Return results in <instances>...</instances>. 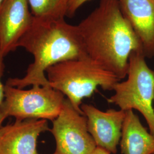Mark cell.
<instances>
[{"mask_svg":"<svg viewBox=\"0 0 154 154\" xmlns=\"http://www.w3.org/2000/svg\"><path fill=\"white\" fill-rule=\"evenodd\" d=\"M142 50L133 51L129 58L126 81L118 82L115 94L108 102L125 111L138 110L145 118L150 133L154 135V71L147 65Z\"/></svg>","mask_w":154,"mask_h":154,"instance_id":"4","label":"cell"},{"mask_svg":"<svg viewBox=\"0 0 154 154\" xmlns=\"http://www.w3.org/2000/svg\"><path fill=\"white\" fill-rule=\"evenodd\" d=\"M77 26L88 57L120 80L126 77L130 54L143 49L119 0H100Z\"/></svg>","mask_w":154,"mask_h":154,"instance_id":"1","label":"cell"},{"mask_svg":"<svg viewBox=\"0 0 154 154\" xmlns=\"http://www.w3.org/2000/svg\"><path fill=\"white\" fill-rule=\"evenodd\" d=\"M120 145L122 154H154V135L132 110L126 111Z\"/></svg>","mask_w":154,"mask_h":154,"instance_id":"11","label":"cell"},{"mask_svg":"<svg viewBox=\"0 0 154 154\" xmlns=\"http://www.w3.org/2000/svg\"><path fill=\"white\" fill-rule=\"evenodd\" d=\"M57 154V153H55V152H54V154Z\"/></svg>","mask_w":154,"mask_h":154,"instance_id":"17","label":"cell"},{"mask_svg":"<svg viewBox=\"0 0 154 154\" xmlns=\"http://www.w3.org/2000/svg\"><path fill=\"white\" fill-rule=\"evenodd\" d=\"M50 131L56 143L58 154H92L97 147L88 129L87 118L65 98L59 116Z\"/></svg>","mask_w":154,"mask_h":154,"instance_id":"6","label":"cell"},{"mask_svg":"<svg viewBox=\"0 0 154 154\" xmlns=\"http://www.w3.org/2000/svg\"><path fill=\"white\" fill-rule=\"evenodd\" d=\"M92 154H111V153L105 150V149L97 147Z\"/></svg>","mask_w":154,"mask_h":154,"instance_id":"15","label":"cell"},{"mask_svg":"<svg viewBox=\"0 0 154 154\" xmlns=\"http://www.w3.org/2000/svg\"><path fill=\"white\" fill-rule=\"evenodd\" d=\"M4 56L2 55L0 51V107L3 103L4 100V86L5 85L2 84L1 79L2 77L4 74V72L5 70V65L4 62ZM4 120L2 119L1 114H0V127L2 126V123L4 122Z\"/></svg>","mask_w":154,"mask_h":154,"instance_id":"13","label":"cell"},{"mask_svg":"<svg viewBox=\"0 0 154 154\" xmlns=\"http://www.w3.org/2000/svg\"><path fill=\"white\" fill-rule=\"evenodd\" d=\"M33 19L28 0H4L0 6V51L4 57L17 49Z\"/></svg>","mask_w":154,"mask_h":154,"instance_id":"8","label":"cell"},{"mask_svg":"<svg viewBox=\"0 0 154 154\" xmlns=\"http://www.w3.org/2000/svg\"><path fill=\"white\" fill-rule=\"evenodd\" d=\"M34 57L22 78H9L6 85L20 88L29 86H49L45 75L50 66L63 61L88 57L77 26L65 18H37L18 42Z\"/></svg>","mask_w":154,"mask_h":154,"instance_id":"2","label":"cell"},{"mask_svg":"<svg viewBox=\"0 0 154 154\" xmlns=\"http://www.w3.org/2000/svg\"><path fill=\"white\" fill-rule=\"evenodd\" d=\"M48 120H15L0 127V154H39L37 140L49 131Z\"/></svg>","mask_w":154,"mask_h":154,"instance_id":"9","label":"cell"},{"mask_svg":"<svg viewBox=\"0 0 154 154\" xmlns=\"http://www.w3.org/2000/svg\"><path fill=\"white\" fill-rule=\"evenodd\" d=\"M65 95L50 86H32L29 90L5 85L4 100L0 107L2 119L13 116L16 120L54 121L59 116Z\"/></svg>","mask_w":154,"mask_h":154,"instance_id":"5","label":"cell"},{"mask_svg":"<svg viewBox=\"0 0 154 154\" xmlns=\"http://www.w3.org/2000/svg\"><path fill=\"white\" fill-rule=\"evenodd\" d=\"M69 0H28L33 17L61 18L67 16Z\"/></svg>","mask_w":154,"mask_h":154,"instance_id":"12","label":"cell"},{"mask_svg":"<svg viewBox=\"0 0 154 154\" xmlns=\"http://www.w3.org/2000/svg\"><path fill=\"white\" fill-rule=\"evenodd\" d=\"M46 73L50 86L66 96L82 115L83 99L90 97L98 86L113 90L120 81L88 57L56 63L48 68Z\"/></svg>","mask_w":154,"mask_h":154,"instance_id":"3","label":"cell"},{"mask_svg":"<svg viewBox=\"0 0 154 154\" xmlns=\"http://www.w3.org/2000/svg\"><path fill=\"white\" fill-rule=\"evenodd\" d=\"M81 109L87 118L88 132L97 146L116 154L122 137L126 111L109 109L103 111L94 106L82 104Z\"/></svg>","mask_w":154,"mask_h":154,"instance_id":"7","label":"cell"},{"mask_svg":"<svg viewBox=\"0 0 154 154\" xmlns=\"http://www.w3.org/2000/svg\"><path fill=\"white\" fill-rule=\"evenodd\" d=\"M88 1L90 0H69L67 16L70 17L74 16L77 10Z\"/></svg>","mask_w":154,"mask_h":154,"instance_id":"14","label":"cell"},{"mask_svg":"<svg viewBox=\"0 0 154 154\" xmlns=\"http://www.w3.org/2000/svg\"><path fill=\"white\" fill-rule=\"evenodd\" d=\"M3 1H4V0H0V6L2 4V3L3 2Z\"/></svg>","mask_w":154,"mask_h":154,"instance_id":"16","label":"cell"},{"mask_svg":"<svg viewBox=\"0 0 154 154\" xmlns=\"http://www.w3.org/2000/svg\"><path fill=\"white\" fill-rule=\"evenodd\" d=\"M123 15L139 39L145 57L154 56V0H119Z\"/></svg>","mask_w":154,"mask_h":154,"instance_id":"10","label":"cell"}]
</instances>
